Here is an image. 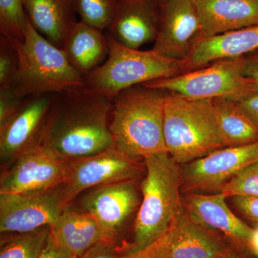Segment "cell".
<instances>
[{
    "label": "cell",
    "instance_id": "d590c367",
    "mask_svg": "<svg viewBox=\"0 0 258 258\" xmlns=\"http://www.w3.org/2000/svg\"><path fill=\"white\" fill-rule=\"evenodd\" d=\"M228 258H254L252 254L249 253H239L236 254L235 256H232V257H228Z\"/></svg>",
    "mask_w": 258,
    "mask_h": 258
},
{
    "label": "cell",
    "instance_id": "3957f363",
    "mask_svg": "<svg viewBox=\"0 0 258 258\" xmlns=\"http://www.w3.org/2000/svg\"><path fill=\"white\" fill-rule=\"evenodd\" d=\"M166 94L139 85L112 98L110 130L117 149L139 160L167 152L164 134Z\"/></svg>",
    "mask_w": 258,
    "mask_h": 258
},
{
    "label": "cell",
    "instance_id": "ba28073f",
    "mask_svg": "<svg viewBox=\"0 0 258 258\" xmlns=\"http://www.w3.org/2000/svg\"><path fill=\"white\" fill-rule=\"evenodd\" d=\"M68 206L64 184L34 192L0 194V232L26 233L50 227Z\"/></svg>",
    "mask_w": 258,
    "mask_h": 258
},
{
    "label": "cell",
    "instance_id": "5bb4252c",
    "mask_svg": "<svg viewBox=\"0 0 258 258\" xmlns=\"http://www.w3.org/2000/svg\"><path fill=\"white\" fill-rule=\"evenodd\" d=\"M200 30L194 0H161L160 25L152 49L169 58L184 60Z\"/></svg>",
    "mask_w": 258,
    "mask_h": 258
},
{
    "label": "cell",
    "instance_id": "f546056e",
    "mask_svg": "<svg viewBox=\"0 0 258 258\" xmlns=\"http://www.w3.org/2000/svg\"><path fill=\"white\" fill-rule=\"evenodd\" d=\"M23 99L17 96L12 88L0 89V125L4 124L15 114Z\"/></svg>",
    "mask_w": 258,
    "mask_h": 258
},
{
    "label": "cell",
    "instance_id": "9c48e42d",
    "mask_svg": "<svg viewBox=\"0 0 258 258\" xmlns=\"http://www.w3.org/2000/svg\"><path fill=\"white\" fill-rule=\"evenodd\" d=\"M70 160L42 144L17 158L0 176V194L28 193L64 184Z\"/></svg>",
    "mask_w": 258,
    "mask_h": 258
},
{
    "label": "cell",
    "instance_id": "d4e9b609",
    "mask_svg": "<svg viewBox=\"0 0 258 258\" xmlns=\"http://www.w3.org/2000/svg\"><path fill=\"white\" fill-rule=\"evenodd\" d=\"M27 23L23 0H0V35L23 42Z\"/></svg>",
    "mask_w": 258,
    "mask_h": 258
},
{
    "label": "cell",
    "instance_id": "6da1fadb",
    "mask_svg": "<svg viewBox=\"0 0 258 258\" xmlns=\"http://www.w3.org/2000/svg\"><path fill=\"white\" fill-rule=\"evenodd\" d=\"M112 99L83 86L57 93L40 144L69 160L114 147Z\"/></svg>",
    "mask_w": 258,
    "mask_h": 258
},
{
    "label": "cell",
    "instance_id": "ac0fdd59",
    "mask_svg": "<svg viewBox=\"0 0 258 258\" xmlns=\"http://www.w3.org/2000/svg\"><path fill=\"white\" fill-rule=\"evenodd\" d=\"M201 23L199 38L258 25V0H194Z\"/></svg>",
    "mask_w": 258,
    "mask_h": 258
},
{
    "label": "cell",
    "instance_id": "603a6c76",
    "mask_svg": "<svg viewBox=\"0 0 258 258\" xmlns=\"http://www.w3.org/2000/svg\"><path fill=\"white\" fill-rule=\"evenodd\" d=\"M212 103L225 147H241L258 142V125L237 101L218 98L212 99Z\"/></svg>",
    "mask_w": 258,
    "mask_h": 258
},
{
    "label": "cell",
    "instance_id": "30bf717a",
    "mask_svg": "<svg viewBox=\"0 0 258 258\" xmlns=\"http://www.w3.org/2000/svg\"><path fill=\"white\" fill-rule=\"evenodd\" d=\"M258 161V142L225 147L181 165L184 193H218L225 183L246 166Z\"/></svg>",
    "mask_w": 258,
    "mask_h": 258
},
{
    "label": "cell",
    "instance_id": "5b68a950",
    "mask_svg": "<svg viewBox=\"0 0 258 258\" xmlns=\"http://www.w3.org/2000/svg\"><path fill=\"white\" fill-rule=\"evenodd\" d=\"M20 66L12 88L19 98L60 93L84 86V79L66 52L34 28L28 18L23 42H15Z\"/></svg>",
    "mask_w": 258,
    "mask_h": 258
},
{
    "label": "cell",
    "instance_id": "4fadbf2b",
    "mask_svg": "<svg viewBox=\"0 0 258 258\" xmlns=\"http://www.w3.org/2000/svg\"><path fill=\"white\" fill-rule=\"evenodd\" d=\"M139 204L136 180L96 186L90 189L81 200V211L92 217L104 232L107 240L115 244Z\"/></svg>",
    "mask_w": 258,
    "mask_h": 258
},
{
    "label": "cell",
    "instance_id": "9a60e30c",
    "mask_svg": "<svg viewBox=\"0 0 258 258\" xmlns=\"http://www.w3.org/2000/svg\"><path fill=\"white\" fill-rule=\"evenodd\" d=\"M242 252L225 236L195 220L185 209L171 226L169 258H228Z\"/></svg>",
    "mask_w": 258,
    "mask_h": 258
},
{
    "label": "cell",
    "instance_id": "8fae6325",
    "mask_svg": "<svg viewBox=\"0 0 258 258\" xmlns=\"http://www.w3.org/2000/svg\"><path fill=\"white\" fill-rule=\"evenodd\" d=\"M139 161L115 147L90 157L70 160L69 175L64 183L66 201L71 205L80 194L96 186L137 180L142 171Z\"/></svg>",
    "mask_w": 258,
    "mask_h": 258
},
{
    "label": "cell",
    "instance_id": "7a4b0ae2",
    "mask_svg": "<svg viewBox=\"0 0 258 258\" xmlns=\"http://www.w3.org/2000/svg\"><path fill=\"white\" fill-rule=\"evenodd\" d=\"M147 174L142 182V201L136 217L133 239L119 254L133 253L161 238L184 210L181 165L168 152L144 158Z\"/></svg>",
    "mask_w": 258,
    "mask_h": 258
},
{
    "label": "cell",
    "instance_id": "836d02e7",
    "mask_svg": "<svg viewBox=\"0 0 258 258\" xmlns=\"http://www.w3.org/2000/svg\"><path fill=\"white\" fill-rule=\"evenodd\" d=\"M243 73L254 83L258 91V50L244 56Z\"/></svg>",
    "mask_w": 258,
    "mask_h": 258
},
{
    "label": "cell",
    "instance_id": "7c38bea8",
    "mask_svg": "<svg viewBox=\"0 0 258 258\" xmlns=\"http://www.w3.org/2000/svg\"><path fill=\"white\" fill-rule=\"evenodd\" d=\"M55 93L26 97L18 111L0 125V159L4 169L40 144Z\"/></svg>",
    "mask_w": 258,
    "mask_h": 258
},
{
    "label": "cell",
    "instance_id": "484cf974",
    "mask_svg": "<svg viewBox=\"0 0 258 258\" xmlns=\"http://www.w3.org/2000/svg\"><path fill=\"white\" fill-rule=\"evenodd\" d=\"M80 21L107 30L111 23L118 0H74Z\"/></svg>",
    "mask_w": 258,
    "mask_h": 258
},
{
    "label": "cell",
    "instance_id": "d6a6232c",
    "mask_svg": "<svg viewBox=\"0 0 258 258\" xmlns=\"http://www.w3.org/2000/svg\"><path fill=\"white\" fill-rule=\"evenodd\" d=\"M37 258H77L67 249L60 245L52 237V234L47 238L46 244Z\"/></svg>",
    "mask_w": 258,
    "mask_h": 258
},
{
    "label": "cell",
    "instance_id": "52a82bcc",
    "mask_svg": "<svg viewBox=\"0 0 258 258\" xmlns=\"http://www.w3.org/2000/svg\"><path fill=\"white\" fill-rule=\"evenodd\" d=\"M244 57L223 59L188 72L146 83L145 87L179 94L192 100L226 98L239 101L258 93L243 73Z\"/></svg>",
    "mask_w": 258,
    "mask_h": 258
},
{
    "label": "cell",
    "instance_id": "1f68e13d",
    "mask_svg": "<svg viewBox=\"0 0 258 258\" xmlns=\"http://www.w3.org/2000/svg\"><path fill=\"white\" fill-rule=\"evenodd\" d=\"M117 244L111 242H101L88 249L79 258H118Z\"/></svg>",
    "mask_w": 258,
    "mask_h": 258
},
{
    "label": "cell",
    "instance_id": "83f0119b",
    "mask_svg": "<svg viewBox=\"0 0 258 258\" xmlns=\"http://www.w3.org/2000/svg\"><path fill=\"white\" fill-rule=\"evenodd\" d=\"M19 66L20 56L16 43L0 35V89L13 87Z\"/></svg>",
    "mask_w": 258,
    "mask_h": 258
},
{
    "label": "cell",
    "instance_id": "7402d4cb",
    "mask_svg": "<svg viewBox=\"0 0 258 258\" xmlns=\"http://www.w3.org/2000/svg\"><path fill=\"white\" fill-rule=\"evenodd\" d=\"M62 50L84 78L106 60L108 39L103 30L79 21L70 32Z\"/></svg>",
    "mask_w": 258,
    "mask_h": 258
},
{
    "label": "cell",
    "instance_id": "44dd1931",
    "mask_svg": "<svg viewBox=\"0 0 258 258\" xmlns=\"http://www.w3.org/2000/svg\"><path fill=\"white\" fill-rule=\"evenodd\" d=\"M50 232L57 243L77 258L96 244L108 242L104 232L92 217L74 210L71 205L64 209L50 226Z\"/></svg>",
    "mask_w": 258,
    "mask_h": 258
},
{
    "label": "cell",
    "instance_id": "f1b7e54d",
    "mask_svg": "<svg viewBox=\"0 0 258 258\" xmlns=\"http://www.w3.org/2000/svg\"><path fill=\"white\" fill-rule=\"evenodd\" d=\"M170 242L171 227L165 235L154 243L133 253L119 254L118 258H169Z\"/></svg>",
    "mask_w": 258,
    "mask_h": 258
},
{
    "label": "cell",
    "instance_id": "4dcf8cb0",
    "mask_svg": "<svg viewBox=\"0 0 258 258\" xmlns=\"http://www.w3.org/2000/svg\"><path fill=\"white\" fill-rule=\"evenodd\" d=\"M232 203L236 210L254 225H258V198L235 197L232 198Z\"/></svg>",
    "mask_w": 258,
    "mask_h": 258
},
{
    "label": "cell",
    "instance_id": "277c9868",
    "mask_svg": "<svg viewBox=\"0 0 258 258\" xmlns=\"http://www.w3.org/2000/svg\"><path fill=\"white\" fill-rule=\"evenodd\" d=\"M164 134L167 152L180 165L225 147L212 100H192L166 92Z\"/></svg>",
    "mask_w": 258,
    "mask_h": 258
},
{
    "label": "cell",
    "instance_id": "ffe728a7",
    "mask_svg": "<svg viewBox=\"0 0 258 258\" xmlns=\"http://www.w3.org/2000/svg\"><path fill=\"white\" fill-rule=\"evenodd\" d=\"M34 28L51 43L62 49L78 23L74 0H23Z\"/></svg>",
    "mask_w": 258,
    "mask_h": 258
},
{
    "label": "cell",
    "instance_id": "cb8c5ba5",
    "mask_svg": "<svg viewBox=\"0 0 258 258\" xmlns=\"http://www.w3.org/2000/svg\"><path fill=\"white\" fill-rule=\"evenodd\" d=\"M50 232L47 226L26 233L1 234L0 258H37Z\"/></svg>",
    "mask_w": 258,
    "mask_h": 258
},
{
    "label": "cell",
    "instance_id": "4316f807",
    "mask_svg": "<svg viewBox=\"0 0 258 258\" xmlns=\"http://www.w3.org/2000/svg\"><path fill=\"white\" fill-rule=\"evenodd\" d=\"M226 198H258V161L241 169L222 186L220 191Z\"/></svg>",
    "mask_w": 258,
    "mask_h": 258
},
{
    "label": "cell",
    "instance_id": "e575fe53",
    "mask_svg": "<svg viewBox=\"0 0 258 258\" xmlns=\"http://www.w3.org/2000/svg\"><path fill=\"white\" fill-rule=\"evenodd\" d=\"M242 109L258 125V93L237 101Z\"/></svg>",
    "mask_w": 258,
    "mask_h": 258
},
{
    "label": "cell",
    "instance_id": "d6986e66",
    "mask_svg": "<svg viewBox=\"0 0 258 258\" xmlns=\"http://www.w3.org/2000/svg\"><path fill=\"white\" fill-rule=\"evenodd\" d=\"M258 50V25L199 38L185 59L186 72L215 61L244 57Z\"/></svg>",
    "mask_w": 258,
    "mask_h": 258
},
{
    "label": "cell",
    "instance_id": "8992f818",
    "mask_svg": "<svg viewBox=\"0 0 258 258\" xmlns=\"http://www.w3.org/2000/svg\"><path fill=\"white\" fill-rule=\"evenodd\" d=\"M106 36V60L83 79L85 86L111 99L134 86L186 72L184 60L169 58L153 49L131 48Z\"/></svg>",
    "mask_w": 258,
    "mask_h": 258
},
{
    "label": "cell",
    "instance_id": "e0dca14e",
    "mask_svg": "<svg viewBox=\"0 0 258 258\" xmlns=\"http://www.w3.org/2000/svg\"><path fill=\"white\" fill-rule=\"evenodd\" d=\"M226 199L220 192L186 193L182 201L185 210L195 220L221 233L241 252L250 254L248 244L253 227L231 211Z\"/></svg>",
    "mask_w": 258,
    "mask_h": 258
},
{
    "label": "cell",
    "instance_id": "2e32d148",
    "mask_svg": "<svg viewBox=\"0 0 258 258\" xmlns=\"http://www.w3.org/2000/svg\"><path fill=\"white\" fill-rule=\"evenodd\" d=\"M161 1L118 0L106 35L134 49L155 41L160 25Z\"/></svg>",
    "mask_w": 258,
    "mask_h": 258
}]
</instances>
